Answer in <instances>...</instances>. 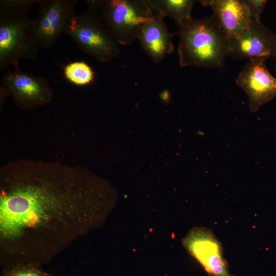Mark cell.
<instances>
[{
    "label": "cell",
    "instance_id": "6da1fadb",
    "mask_svg": "<svg viewBox=\"0 0 276 276\" xmlns=\"http://www.w3.org/2000/svg\"><path fill=\"white\" fill-rule=\"evenodd\" d=\"M13 167L0 199L1 229L6 237L39 228L54 214L51 211H62L80 199L76 182L79 173L74 177L78 170L38 162Z\"/></svg>",
    "mask_w": 276,
    "mask_h": 276
},
{
    "label": "cell",
    "instance_id": "7a4b0ae2",
    "mask_svg": "<svg viewBox=\"0 0 276 276\" xmlns=\"http://www.w3.org/2000/svg\"><path fill=\"white\" fill-rule=\"evenodd\" d=\"M31 0L0 1V71L19 67L21 59L35 60L41 48L35 19L28 13Z\"/></svg>",
    "mask_w": 276,
    "mask_h": 276
},
{
    "label": "cell",
    "instance_id": "3957f363",
    "mask_svg": "<svg viewBox=\"0 0 276 276\" xmlns=\"http://www.w3.org/2000/svg\"><path fill=\"white\" fill-rule=\"evenodd\" d=\"M177 53L182 67L220 68L227 56L228 40L213 17L191 19L177 24Z\"/></svg>",
    "mask_w": 276,
    "mask_h": 276
},
{
    "label": "cell",
    "instance_id": "277c9868",
    "mask_svg": "<svg viewBox=\"0 0 276 276\" xmlns=\"http://www.w3.org/2000/svg\"><path fill=\"white\" fill-rule=\"evenodd\" d=\"M88 9L96 11L119 45L132 44L153 14L147 0H88Z\"/></svg>",
    "mask_w": 276,
    "mask_h": 276
},
{
    "label": "cell",
    "instance_id": "5b68a950",
    "mask_svg": "<svg viewBox=\"0 0 276 276\" xmlns=\"http://www.w3.org/2000/svg\"><path fill=\"white\" fill-rule=\"evenodd\" d=\"M64 33L82 52L100 63L109 62L121 54L120 45L93 9L88 8L85 11L76 14Z\"/></svg>",
    "mask_w": 276,
    "mask_h": 276
},
{
    "label": "cell",
    "instance_id": "8992f818",
    "mask_svg": "<svg viewBox=\"0 0 276 276\" xmlns=\"http://www.w3.org/2000/svg\"><path fill=\"white\" fill-rule=\"evenodd\" d=\"M1 89L20 107L32 108L50 102L53 94L44 77L22 71L20 67L8 71L2 78Z\"/></svg>",
    "mask_w": 276,
    "mask_h": 276
},
{
    "label": "cell",
    "instance_id": "52a82bcc",
    "mask_svg": "<svg viewBox=\"0 0 276 276\" xmlns=\"http://www.w3.org/2000/svg\"><path fill=\"white\" fill-rule=\"evenodd\" d=\"M78 0H37L38 16L35 19L41 48L49 49L65 33L76 14Z\"/></svg>",
    "mask_w": 276,
    "mask_h": 276
},
{
    "label": "cell",
    "instance_id": "ba28073f",
    "mask_svg": "<svg viewBox=\"0 0 276 276\" xmlns=\"http://www.w3.org/2000/svg\"><path fill=\"white\" fill-rule=\"evenodd\" d=\"M266 60H249L236 80V84L247 94L252 113L276 96V78L268 70Z\"/></svg>",
    "mask_w": 276,
    "mask_h": 276
},
{
    "label": "cell",
    "instance_id": "9c48e42d",
    "mask_svg": "<svg viewBox=\"0 0 276 276\" xmlns=\"http://www.w3.org/2000/svg\"><path fill=\"white\" fill-rule=\"evenodd\" d=\"M276 34L262 21L252 19L250 26L237 38L228 41L227 56L234 59L266 60L274 55Z\"/></svg>",
    "mask_w": 276,
    "mask_h": 276
},
{
    "label": "cell",
    "instance_id": "30bf717a",
    "mask_svg": "<svg viewBox=\"0 0 276 276\" xmlns=\"http://www.w3.org/2000/svg\"><path fill=\"white\" fill-rule=\"evenodd\" d=\"M183 243L210 276H230L221 245L210 231L194 228L184 238Z\"/></svg>",
    "mask_w": 276,
    "mask_h": 276
},
{
    "label": "cell",
    "instance_id": "8fae6325",
    "mask_svg": "<svg viewBox=\"0 0 276 276\" xmlns=\"http://www.w3.org/2000/svg\"><path fill=\"white\" fill-rule=\"evenodd\" d=\"M213 11V17L228 41L237 38L250 25L252 17L242 0H202Z\"/></svg>",
    "mask_w": 276,
    "mask_h": 276
},
{
    "label": "cell",
    "instance_id": "7c38bea8",
    "mask_svg": "<svg viewBox=\"0 0 276 276\" xmlns=\"http://www.w3.org/2000/svg\"><path fill=\"white\" fill-rule=\"evenodd\" d=\"M174 35L169 31L164 18L155 16L144 25L137 40L150 60L157 63L173 53Z\"/></svg>",
    "mask_w": 276,
    "mask_h": 276
},
{
    "label": "cell",
    "instance_id": "4fadbf2b",
    "mask_svg": "<svg viewBox=\"0 0 276 276\" xmlns=\"http://www.w3.org/2000/svg\"><path fill=\"white\" fill-rule=\"evenodd\" d=\"M154 16L174 19L176 24L191 19V13L196 1L147 0Z\"/></svg>",
    "mask_w": 276,
    "mask_h": 276
},
{
    "label": "cell",
    "instance_id": "5bb4252c",
    "mask_svg": "<svg viewBox=\"0 0 276 276\" xmlns=\"http://www.w3.org/2000/svg\"><path fill=\"white\" fill-rule=\"evenodd\" d=\"M66 79L77 86L90 84L94 79V73L91 67L83 61H75L67 64L64 68Z\"/></svg>",
    "mask_w": 276,
    "mask_h": 276
},
{
    "label": "cell",
    "instance_id": "9a60e30c",
    "mask_svg": "<svg viewBox=\"0 0 276 276\" xmlns=\"http://www.w3.org/2000/svg\"><path fill=\"white\" fill-rule=\"evenodd\" d=\"M2 276H51L39 265L27 264L16 266L5 270Z\"/></svg>",
    "mask_w": 276,
    "mask_h": 276
},
{
    "label": "cell",
    "instance_id": "2e32d148",
    "mask_svg": "<svg viewBox=\"0 0 276 276\" xmlns=\"http://www.w3.org/2000/svg\"><path fill=\"white\" fill-rule=\"evenodd\" d=\"M248 8L252 19L261 21V15L268 1L266 0H242Z\"/></svg>",
    "mask_w": 276,
    "mask_h": 276
},
{
    "label": "cell",
    "instance_id": "e0dca14e",
    "mask_svg": "<svg viewBox=\"0 0 276 276\" xmlns=\"http://www.w3.org/2000/svg\"><path fill=\"white\" fill-rule=\"evenodd\" d=\"M273 56L275 57L276 58V47H275V51H274V53ZM275 69H276V64H275Z\"/></svg>",
    "mask_w": 276,
    "mask_h": 276
}]
</instances>
